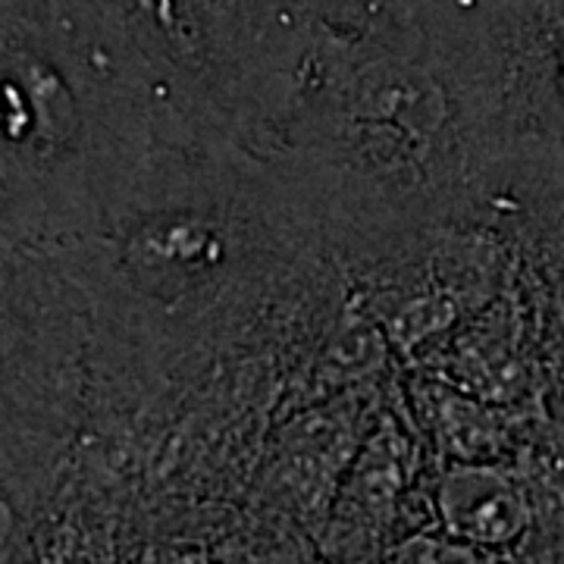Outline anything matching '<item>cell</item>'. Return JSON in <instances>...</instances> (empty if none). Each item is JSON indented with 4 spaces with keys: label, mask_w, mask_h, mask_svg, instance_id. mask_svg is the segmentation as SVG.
Segmentation results:
<instances>
[{
    "label": "cell",
    "mask_w": 564,
    "mask_h": 564,
    "mask_svg": "<svg viewBox=\"0 0 564 564\" xmlns=\"http://www.w3.org/2000/svg\"><path fill=\"white\" fill-rule=\"evenodd\" d=\"M0 85L3 251L85 242L170 151L236 144L66 0H0Z\"/></svg>",
    "instance_id": "obj_1"
},
{
    "label": "cell",
    "mask_w": 564,
    "mask_h": 564,
    "mask_svg": "<svg viewBox=\"0 0 564 564\" xmlns=\"http://www.w3.org/2000/svg\"><path fill=\"white\" fill-rule=\"evenodd\" d=\"M139 57L210 135L254 148L311 17L295 0H66Z\"/></svg>",
    "instance_id": "obj_5"
},
{
    "label": "cell",
    "mask_w": 564,
    "mask_h": 564,
    "mask_svg": "<svg viewBox=\"0 0 564 564\" xmlns=\"http://www.w3.org/2000/svg\"><path fill=\"white\" fill-rule=\"evenodd\" d=\"M333 32L373 41H423V0H295Z\"/></svg>",
    "instance_id": "obj_9"
},
{
    "label": "cell",
    "mask_w": 564,
    "mask_h": 564,
    "mask_svg": "<svg viewBox=\"0 0 564 564\" xmlns=\"http://www.w3.org/2000/svg\"><path fill=\"white\" fill-rule=\"evenodd\" d=\"M254 154L302 195L321 226L430 220L486 180L426 41L355 39L317 20Z\"/></svg>",
    "instance_id": "obj_2"
},
{
    "label": "cell",
    "mask_w": 564,
    "mask_h": 564,
    "mask_svg": "<svg viewBox=\"0 0 564 564\" xmlns=\"http://www.w3.org/2000/svg\"><path fill=\"white\" fill-rule=\"evenodd\" d=\"M377 564H499V552L464 543L445 530H414L389 545Z\"/></svg>",
    "instance_id": "obj_10"
},
{
    "label": "cell",
    "mask_w": 564,
    "mask_h": 564,
    "mask_svg": "<svg viewBox=\"0 0 564 564\" xmlns=\"http://www.w3.org/2000/svg\"><path fill=\"white\" fill-rule=\"evenodd\" d=\"M436 527L489 552H511L533 530V492L514 462L443 464L433 484Z\"/></svg>",
    "instance_id": "obj_7"
},
{
    "label": "cell",
    "mask_w": 564,
    "mask_h": 564,
    "mask_svg": "<svg viewBox=\"0 0 564 564\" xmlns=\"http://www.w3.org/2000/svg\"><path fill=\"white\" fill-rule=\"evenodd\" d=\"M411 404L443 464L511 462L518 448V411L486 402L440 373L411 383Z\"/></svg>",
    "instance_id": "obj_8"
},
{
    "label": "cell",
    "mask_w": 564,
    "mask_h": 564,
    "mask_svg": "<svg viewBox=\"0 0 564 564\" xmlns=\"http://www.w3.org/2000/svg\"><path fill=\"white\" fill-rule=\"evenodd\" d=\"M417 477V448L399 414L383 411L345 467L326 524L323 549L339 564H377L395 543L392 533Z\"/></svg>",
    "instance_id": "obj_6"
},
{
    "label": "cell",
    "mask_w": 564,
    "mask_h": 564,
    "mask_svg": "<svg viewBox=\"0 0 564 564\" xmlns=\"http://www.w3.org/2000/svg\"><path fill=\"white\" fill-rule=\"evenodd\" d=\"M484 176L564 185V0H423Z\"/></svg>",
    "instance_id": "obj_4"
},
{
    "label": "cell",
    "mask_w": 564,
    "mask_h": 564,
    "mask_svg": "<svg viewBox=\"0 0 564 564\" xmlns=\"http://www.w3.org/2000/svg\"><path fill=\"white\" fill-rule=\"evenodd\" d=\"M321 220L302 195L239 144L170 151L98 236L82 273L126 326L217 333L261 307L302 258Z\"/></svg>",
    "instance_id": "obj_3"
}]
</instances>
